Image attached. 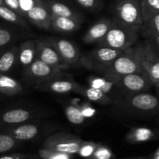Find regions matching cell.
Masks as SVG:
<instances>
[{"label": "cell", "mask_w": 159, "mask_h": 159, "mask_svg": "<svg viewBox=\"0 0 159 159\" xmlns=\"http://www.w3.org/2000/svg\"><path fill=\"white\" fill-rule=\"evenodd\" d=\"M111 106L120 115L145 118L159 114V97L148 91L125 94L115 100Z\"/></svg>", "instance_id": "obj_1"}, {"label": "cell", "mask_w": 159, "mask_h": 159, "mask_svg": "<svg viewBox=\"0 0 159 159\" xmlns=\"http://www.w3.org/2000/svg\"><path fill=\"white\" fill-rule=\"evenodd\" d=\"M116 21L138 30L141 33L144 23L141 9V0H115L113 17Z\"/></svg>", "instance_id": "obj_4"}, {"label": "cell", "mask_w": 159, "mask_h": 159, "mask_svg": "<svg viewBox=\"0 0 159 159\" xmlns=\"http://www.w3.org/2000/svg\"><path fill=\"white\" fill-rule=\"evenodd\" d=\"M87 81L89 85L103 92L105 94L112 98L113 101L125 95L124 92L112 80L104 75H91L88 77Z\"/></svg>", "instance_id": "obj_16"}, {"label": "cell", "mask_w": 159, "mask_h": 159, "mask_svg": "<svg viewBox=\"0 0 159 159\" xmlns=\"http://www.w3.org/2000/svg\"><path fill=\"white\" fill-rule=\"evenodd\" d=\"M18 62L25 70L36 60L37 40H28L18 47Z\"/></svg>", "instance_id": "obj_20"}, {"label": "cell", "mask_w": 159, "mask_h": 159, "mask_svg": "<svg viewBox=\"0 0 159 159\" xmlns=\"http://www.w3.org/2000/svg\"><path fill=\"white\" fill-rule=\"evenodd\" d=\"M20 143L16 139L9 134L4 132L0 133V154L9 152L20 146Z\"/></svg>", "instance_id": "obj_29"}, {"label": "cell", "mask_w": 159, "mask_h": 159, "mask_svg": "<svg viewBox=\"0 0 159 159\" xmlns=\"http://www.w3.org/2000/svg\"><path fill=\"white\" fill-rule=\"evenodd\" d=\"M123 51L108 47L98 46L91 51L82 54L81 65L88 70L101 73L118 56L120 55Z\"/></svg>", "instance_id": "obj_5"}, {"label": "cell", "mask_w": 159, "mask_h": 159, "mask_svg": "<svg viewBox=\"0 0 159 159\" xmlns=\"http://www.w3.org/2000/svg\"><path fill=\"white\" fill-rule=\"evenodd\" d=\"M155 90H156V94L159 97V82L158 84H155Z\"/></svg>", "instance_id": "obj_41"}, {"label": "cell", "mask_w": 159, "mask_h": 159, "mask_svg": "<svg viewBox=\"0 0 159 159\" xmlns=\"http://www.w3.org/2000/svg\"><path fill=\"white\" fill-rule=\"evenodd\" d=\"M157 116H158V123H159V114L158 115H157Z\"/></svg>", "instance_id": "obj_44"}, {"label": "cell", "mask_w": 159, "mask_h": 159, "mask_svg": "<svg viewBox=\"0 0 159 159\" xmlns=\"http://www.w3.org/2000/svg\"><path fill=\"white\" fill-rule=\"evenodd\" d=\"M141 9L144 22L159 13V0H141Z\"/></svg>", "instance_id": "obj_28"}, {"label": "cell", "mask_w": 159, "mask_h": 159, "mask_svg": "<svg viewBox=\"0 0 159 159\" xmlns=\"http://www.w3.org/2000/svg\"><path fill=\"white\" fill-rule=\"evenodd\" d=\"M64 1H65V2H68V1H70V0H64Z\"/></svg>", "instance_id": "obj_45"}, {"label": "cell", "mask_w": 159, "mask_h": 159, "mask_svg": "<svg viewBox=\"0 0 159 159\" xmlns=\"http://www.w3.org/2000/svg\"><path fill=\"white\" fill-rule=\"evenodd\" d=\"M64 71L54 68L39 59H36L27 68L23 70V77L28 84L35 87L40 83Z\"/></svg>", "instance_id": "obj_12"}, {"label": "cell", "mask_w": 159, "mask_h": 159, "mask_svg": "<svg viewBox=\"0 0 159 159\" xmlns=\"http://www.w3.org/2000/svg\"><path fill=\"white\" fill-rule=\"evenodd\" d=\"M115 154L110 147L99 143L96 151L89 159H114Z\"/></svg>", "instance_id": "obj_31"}, {"label": "cell", "mask_w": 159, "mask_h": 159, "mask_svg": "<svg viewBox=\"0 0 159 159\" xmlns=\"http://www.w3.org/2000/svg\"><path fill=\"white\" fill-rule=\"evenodd\" d=\"M18 47L14 46L6 50L0 55V73L6 74L18 62Z\"/></svg>", "instance_id": "obj_24"}, {"label": "cell", "mask_w": 159, "mask_h": 159, "mask_svg": "<svg viewBox=\"0 0 159 159\" xmlns=\"http://www.w3.org/2000/svg\"><path fill=\"white\" fill-rule=\"evenodd\" d=\"M36 59L62 71L71 67L64 60L48 37H41L37 40Z\"/></svg>", "instance_id": "obj_11"}, {"label": "cell", "mask_w": 159, "mask_h": 159, "mask_svg": "<svg viewBox=\"0 0 159 159\" xmlns=\"http://www.w3.org/2000/svg\"><path fill=\"white\" fill-rule=\"evenodd\" d=\"M0 6H5V3L3 0H0Z\"/></svg>", "instance_id": "obj_43"}, {"label": "cell", "mask_w": 159, "mask_h": 159, "mask_svg": "<svg viewBox=\"0 0 159 159\" xmlns=\"http://www.w3.org/2000/svg\"><path fill=\"white\" fill-rule=\"evenodd\" d=\"M82 22L68 17H58L51 14V28L58 33L70 34L77 31L82 25Z\"/></svg>", "instance_id": "obj_22"}, {"label": "cell", "mask_w": 159, "mask_h": 159, "mask_svg": "<svg viewBox=\"0 0 159 159\" xmlns=\"http://www.w3.org/2000/svg\"><path fill=\"white\" fill-rule=\"evenodd\" d=\"M83 141L81 137L75 134L57 132L48 136L43 141L42 147L75 155L78 154Z\"/></svg>", "instance_id": "obj_8"}, {"label": "cell", "mask_w": 159, "mask_h": 159, "mask_svg": "<svg viewBox=\"0 0 159 159\" xmlns=\"http://www.w3.org/2000/svg\"><path fill=\"white\" fill-rule=\"evenodd\" d=\"M26 159H40V157H39V156H38V157H35V156L31 155L30 157H29L28 158H26Z\"/></svg>", "instance_id": "obj_42"}, {"label": "cell", "mask_w": 159, "mask_h": 159, "mask_svg": "<svg viewBox=\"0 0 159 159\" xmlns=\"http://www.w3.org/2000/svg\"><path fill=\"white\" fill-rule=\"evenodd\" d=\"M99 143H95L93 141H88L84 140L81 145L79 151L78 152V155L85 159H89L96 151Z\"/></svg>", "instance_id": "obj_32"}, {"label": "cell", "mask_w": 159, "mask_h": 159, "mask_svg": "<svg viewBox=\"0 0 159 159\" xmlns=\"http://www.w3.org/2000/svg\"><path fill=\"white\" fill-rule=\"evenodd\" d=\"M23 92V86L17 80L0 73V93L8 96H14Z\"/></svg>", "instance_id": "obj_23"}, {"label": "cell", "mask_w": 159, "mask_h": 159, "mask_svg": "<svg viewBox=\"0 0 159 159\" xmlns=\"http://www.w3.org/2000/svg\"><path fill=\"white\" fill-rule=\"evenodd\" d=\"M141 34L146 39L159 35V13L144 22L141 29Z\"/></svg>", "instance_id": "obj_26"}, {"label": "cell", "mask_w": 159, "mask_h": 159, "mask_svg": "<svg viewBox=\"0 0 159 159\" xmlns=\"http://www.w3.org/2000/svg\"><path fill=\"white\" fill-rule=\"evenodd\" d=\"M104 75L112 80L124 92L125 94L148 91V90L155 86L148 76L144 73L125 75Z\"/></svg>", "instance_id": "obj_7"}, {"label": "cell", "mask_w": 159, "mask_h": 159, "mask_svg": "<svg viewBox=\"0 0 159 159\" xmlns=\"http://www.w3.org/2000/svg\"><path fill=\"white\" fill-rule=\"evenodd\" d=\"M117 159H148V156H137V157H124V158H117Z\"/></svg>", "instance_id": "obj_40"}, {"label": "cell", "mask_w": 159, "mask_h": 159, "mask_svg": "<svg viewBox=\"0 0 159 159\" xmlns=\"http://www.w3.org/2000/svg\"><path fill=\"white\" fill-rule=\"evenodd\" d=\"M79 6L89 11L99 10L102 7L101 0H74Z\"/></svg>", "instance_id": "obj_33"}, {"label": "cell", "mask_w": 159, "mask_h": 159, "mask_svg": "<svg viewBox=\"0 0 159 159\" xmlns=\"http://www.w3.org/2000/svg\"><path fill=\"white\" fill-rule=\"evenodd\" d=\"M0 19L5 21L14 23L23 27H27L28 25L23 17H20L18 13L12 11L6 6H0Z\"/></svg>", "instance_id": "obj_27"}, {"label": "cell", "mask_w": 159, "mask_h": 159, "mask_svg": "<svg viewBox=\"0 0 159 159\" xmlns=\"http://www.w3.org/2000/svg\"><path fill=\"white\" fill-rule=\"evenodd\" d=\"M80 108L82 109V112L83 113L84 116L85 118H92V117L94 116V115L96 114V109L93 107H92L90 104H83L82 106L79 105Z\"/></svg>", "instance_id": "obj_36"}, {"label": "cell", "mask_w": 159, "mask_h": 159, "mask_svg": "<svg viewBox=\"0 0 159 159\" xmlns=\"http://www.w3.org/2000/svg\"><path fill=\"white\" fill-rule=\"evenodd\" d=\"M3 1H4L5 6H7L8 8L12 9V11L16 12V13H18L20 17L24 18L21 8H20V0H3Z\"/></svg>", "instance_id": "obj_35"}, {"label": "cell", "mask_w": 159, "mask_h": 159, "mask_svg": "<svg viewBox=\"0 0 159 159\" xmlns=\"http://www.w3.org/2000/svg\"><path fill=\"white\" fill-rule=\"evenodd\" d=\"M31 155L24 153H12L0 157V159H26Z\"/></svg>", "instance_id": "obj_37"}, {"label": "cell", "mask_w": 159, "mask_h": 159, "mask_svg": "<svg viewBox=\"0 0 159 159\" xmlns=\"http://www.w3.org/2000/svg\"><path fill=\"white\" fill-rule=\"evenodd\" d=\"M140 34L138 30L122 24L112 18L110 30L97 45L124 51L138 44Z\"/></svg>", "instance_id": "obj_2"}, {"label": "cell", "mask_w": 159, "mask_h": 159, "mask_svg": "<svg viewBox=\"0 0 159 159\" xmlns=\"http://www.w3.org/2000/svg\"><path fill=\"white\" fill-rule=\"evenodd\" d=\"M148 159H159V146L153 153L148 156Z\"/></svg>", "instance_id": "obj_39"}, {"label": "cell", "mask_w": 159, "mask_h": 159, "mask_svg": "<svg viewBox=\"0 0 159 159\" xmlns=\"http://www.w3.org/2000/svg\"><path fill=\"white\" fill-rule=\"evenodd\" d=\"M65 114L68 121L74 125H82L86 120L79 104L75 103L65 104Z\"/></svg>", "instance_id": "obj_25"}, {"label": "cell", "mask_w": 159, "mask_h": 159, "mask_svg": "<svg viewBox=\"0 0 159 159\" xmlns=\"http://www.w3.org/2000/svg\"><path fill=\"white\" fill-rule=\"evenodd\" d=\"M79 86L80 84L76 82L72 76L62 72L39 84L35 88L43 92L64 94L76 93Z\"/></svg>", "instance_id": "obj_10"}, {"label": "cell", "mask_w": 159, "mask_h": 159, "mask_svg": "<svg viewBox=\"0 0 159 159\" xmlns=\"http://www.w3.org/2000/svg\"><path fill=\"white\" fill-rule=\"evenodd\" d=\"M45 111L37 107H16L7 109L0 114V124L6 128L42 119Z\"/></svg>", "instance_id": "obj_9"}, {"label": "cell", "mask_w": 159, "mask_h": 159, "mask_svg": "<svg viewBox=\"0 0 159 159\" xmlns=\"http://www.w3.org/2000/svg\"><path fill=\"white\" fill-rule=\"evenodd\" d=\"M125 140L130 144L147 143L159 140V129L144 126L133 127L125 136Z\"/></svg>", "instance_id": "obj_17"}, {"label": "cell", "mask_w": 159, "mask_h": 159, "mask_svg": "<svg viewBox=\"0 0 159 159\" xmlns=\"http://www.w3.org/2000/svg\"><path fill=\"white\" fill-rule=\"evenodd\" d=\"M150 43V45L153 47L154 49L159 53V35L150 39H146Z\"/></svg>", "instance_id": "obj_38"}, {"label": "cell", "mask_w": 159, "mask_h": 159, "mask_svg": "<svg viewBox=\"0 0 159 159\" xmlns=\"http://www.w3.org/2000/svg\"><path fill=\"white\" fill-rule=\"evenodd\" d=\"M112 24L111 19H101L92 25L82 35V41L85 44H97L103 38Z\"/></svg>", "instance_id": "obj_18"}, {"label": "cell", "mask_w": 159, "mask_h": 159, "mask_svg": "<svg viewBox=\"0 0 159 159\" xmlns=\"http://www.w3.org/2000/svg\"><path fill=\"white\" fill-rule=\"evenodd\" d=\"M142 70L154 85L159 82V53L147 40L142 42Z\"/></svg>", "instance_id": "obj_14"}, {"label": "cell", "mask_w": 159, "mask_h": 159, "mask_svg": "<svg viewBox=\"0 0 159 159\" xmlns=\"http://www.w3.org/2000/svg\"><path fill=\"white\" fill-rule=\"evenodd\" d=\"M48 39L70 66H82L81 65L82 53L74 42L68 39L54 37H48Z\"/></svg>", "instance_id": "obj_13"}, {"label": "cell", "mask_w": 159, "mask_h": 159, "mask_svg": "<svg viewBox=\"0 0 159 159\" xmlns=\"http://www.w3.org/2000/svg\"><path fill=\"white\" fill-rule=\"evenodd\" d=\"M14 37V34L10 30L0 27V48L10 43Z\"/></svg>", "instance_id": "obj_34"}, {"label": "cell", "mask_w": 159, "mask_h": 159, "mask_svg": "<svg viewBox=\"0 0 159 159\" xmlns=\"http://www.w3.org/2000/svg\"><path fill=\"white\" fill-rule=\"evenodd\" d=\"M137 73H144L142 70V43H138L124 50L120 55L99 74L125 75Z\"/></svg>", "instance_id": "obj_3"}, {"label": "cell", "mask_w": 159, "mask_h": 159, "mask_svg": "<svg viewBox=\"0 0 159 159\" xmlns=\"http://www.w3.org/2000/svg\"><path fill=\"white\" fill-rule=\"evenodd\" d=\"M51 14L58 17H68L78 21H83V17L76 9L60 0H45Z\"/></svg>", "instance_id": "obj_19"}, {"label": "cell", "mask_w": 159, "mask_h": 159, "mask_svg": "<svg viewBox=\"0 0 159 159\" xmlns=\"http://www.w3.org/2000/svg\"><path fill=\"white\" fill-rule=\"evenodd\" d=\"M26 18L37 27L51 31V13L45 0H35L33 7L26 12Z\"/></svg>", "instance_id": "obj_15"}, {"label": "cell", "mask_w": 159, "mask_h": 159, "mask_svg": "<svg viewBox=\"0 0 159 159\" xmlns=\"http://www.w3.org/2000/svg\"><path fill=\"white\" fill-rule=\"evenodd\" d=\"M54 126L42 119L28 122L23 124L6 128L5 132L9 134L20 142L30 141L43 135L46 132H53Z\"/></svg>", "instance_id": "obj_6"}, {"label": "cell", "mask_w": 159, "mask_h": 159, "mask_svg": "<svg viewBox=\"0 0 159 159\" xmlns=\"http://www.w3.org/2000/svg\"><path fill=\"white\" fill-rule=\"evenodd\" d=\"M76 94L82 95L85 98L92 102L96 103L101 105H112L113 100L98 89L91 86H85L80 84Z\"/></svg>", "instance_id": "obj_21"}, {"label": "cell", "mask_w": 159, "mask_h": 159, "mask_svg": "<svg viewBox=\"0 0 159 159\" xmlns=\"http://www.w3.org/2000/svg\"><path fill=\"white\" fill-rule=\"evenodd\" d=\"M37 154L40 159H73V156H74L69 154H66V153L47 149L44 147H41L40 149H39Z\"/></svg>", "instance_id": "obj_30"}]
</instances>
